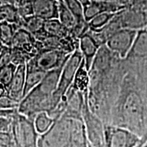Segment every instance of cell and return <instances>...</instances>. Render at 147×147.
Here are the masks:
<instances>
[{
  "label": "cell",
  "mask_w": 147,
  "mask_h": 147,
  "mask_svg": "<svg viewBox=\"0 0 147 147\" xmlns=\"http://www.w3.org/2000/svg\"><path fill=\"white\" fill-rule=\"evenodd\" d=\"M125 61L126 73L109 124L128 129L142 138L147 136V61Z\"/></svg>",
  "instance_id": "6da1fadb"
},
{
  "label": "cell",
  "mask_w": 147,
  "mask_h": 147,
  "mask_svg": "<svg viewBox=\"0 0 147 147\" xmlns=\"http://www.w3.org/2000/svg\"><path fill=\"white\" fill-rule=\"evenodd\" d=\"M127 70V62L105 45L100 47L89 70L88 105L91 110L109 124L122 79Z\"/></svg>",
  "instance_id": "7a4b0ae2"
},
{
  "label": "cell",
  "mask_w": 147,
  "mask_h": 147,
  "mask_svg": "<svg viewBox=\"0 0 147 147\" xmlns=\"http://www.w3.org/2000/svg\"><path fill=\"white\" fill-rule=\"evenodd\" d=\"M63 66L47 72L41 83L19 103V114L34 120L39 113L46 112L49 115L57 107L58 105L53 98V93L57 88Z\"/></svg>",
  "instance_id": "3957f363"
},
{
  "label": "cell",
  "mask_w": 147,
  "mask_h": 147,
  "mask_svg": "<svg viewBox=\"0 0 147 147\" xmlns=\"http://www.w3.org/2000/svg\"><path fill=\"white\" fill-rule=\"evenodd\" d=\"M10 131L16 147H38L39 134L34 120L16 113L12 117Z\"/></svg>",
  "instance_id": "277c9868"
},
{
  "label": "cell",
  "mask_w": 147,
  "mask_h": 147,
  "mask_svg": "<svg viewBox=\"0 0 147 147\" xmlns=\"http://www.w3.org/2000/svg\"><path fill=\"white\" fill-rule=\"evenodd\" d=\"M82 119L88 143L93 147H104L105 123L100 117L90 109L88 105V92L84 94Z\"/></svg>",
  "instance_id": "5b68a950"
},
{
  "label": "cell",
  "mask_w": 147,
  "mask_h": 147,
  "mask_svg": "<svg viewBox=\"0 0 147 147\" xmlns=\"http://www.w3.org/2000/svg\"><path fill=\"white\" fill-rule=\"evenodd\" d=\"M147 140V136L140 137L128 129L105 124L104 147H137Z\"/></svg>",
  "instance_id": "8992f818"
},
{
  "label": "cell",
  "mask_w": 147,
  "mask_h": 147,
  "mask_svg": "<svg viewBox=\"0 0 147 147\" xmlns=\"http://www.w3.org/2000/svg\"><path fill=\"white\" fill-rule=\"evenodd\" d=\"M83 60H84V57L79 48L71 54L67 61L64 65L63 69L61 73L57 88L55 92L53 93V98L57 105H59L63 96L66 93L69 87L71 86L75 74L77 72L79 65L82 63Z\"/></svg>",
  "instance_id": "52a82bcc"
},
{
  "label": "cell",
  "mask_w": 147,
  "mask_h": 147,
  "mask_svg": "<svg viewBox=\"0 0 147 147\" xmlns=\"http://www.w3.org/2000/svg\"><path fill=\"white\" fill-rule=\"evenodd\" d=\"M70 56L71 54L59 50H40L26 65L48 72L62 67Z\"/></svg>",
  "instance_id": "ba28073f"
},
{
  "label": "cell",
  "mask_w": 147,
  "mask_h": 147,
  "mask_svg": "<svg viewBox=\"0 0 147 147\" xmlns=\"http://www.w3.org/2000/svg\"><path fill=\"white\" fill-rule=\"evenodd\" d=\"M137 31L127 28L120 29L107 40L105 46L112 53H115L121 59L124 60L133 45Z\"/></svg>",
  "instance_id": "9c48e42d"
},
{
  "label": "cell",
  "mask_w": 147,
  "mask_h": 147,
  "mask_svg": "<svg viewBox=\"0 0 147 147\" xmlns=\"http://www.w3.org/2000/svg\"><path fill=\"white\" fill-rule=\"evenodd\" d=\"M127 4L120 1H92L84 7L85 20L89 22L95 16L104 12L118 13L127 7Z\"/></svg>",
  "instance_id": "30bf717a"
},
{
  "label": "cell",
  "mask_w": 147,
  "mask_h": 147,
  "mask_svg": "<svg viewBox=\"0 0 147 147\" xmlns=\"http://www.w3.org/2000/svg\"><path fill=\"white\" fill-rule=\"evenodd\" d=\"M11 47L25 52L33 58L38 53L36 38L22 27H20L16 32Z\"/></svg>",
  "instance_id": "8fae6325"
},
{
  "label": "cell",
  "mask_w": 147,
  "mask_h": 147,
  "mask_svg": "<svg viewBox=\"0 0 147 147\" xmlns=\"http://www.w3.org/2000/svg\"><path fill=\"white\" fill-rule=\"evenodd\" d=\"M100 47L90 30L79 38V50L84 57L85 66L88 72Z\"/></svg>",
  "instance_id": "7c38bea8"
},
{
  "label": "cell",
  "mask_w": 147,
  "mask_h": 147,
  "mask_svg": "<svg viewBox=\"0 0 147 147\" xmlns=\"http://www.w3.org/2000/svg\"><path fill=\"white\" fill-rule=\"evenodd\" d=\"M26 65L17 66L15 75L7 88V97L17 103H20L23 99V92H24L25 83H26Z\"/></svg>",
  "instance_id": "4fadbf2b"
},
{
  "label": "cell",
  "mask_w": 147,
  "mask_h": 147,
  "mask_svg": "<svg viewBox=\"0 0 147 147\" xmlns=\"http://www.w3.org/2000/svg\"><path fill=\"white\" fill-rule=\"evenodd\" d=\"M127 61H147V29L144 28L137 31V34L130 52L128 53Z\"/></svg>",
  "instance_id": "5bb4252c"
},
{
  "label": "cell",
  "mask_w": 147,
  "mask_h": 147,
  "mask_svg": "<svg viewBox=\"0 0 147 147\" xmlns=\"http://www.w3.org/2000/svg\"><path fill=\"white\" fill-rule=\"evenodd\" d=\"M34 14L44 21L58 19L57 0H32Z\"/></svg>",
  "instance_id": "9a60e30c"
},
{
  "label": "cell",
  "mask_w": 147,
  "mask_h": 147,
  "mask_svg": "<svg viewBox=\"0 0 147 147\" xmlns=\"http://www.w3.org/2000/svg\"><path fill=\"white\" fill-rule=\"evenodd\" d=\"M119 12L114 16V18L102 29L98 30H90L92 36L96 40V42L100 44V46L105 45L107 40L112 36L115 32L123 29L121 25L120 18L119 16Z\"/></svg>",
  "instance_id": "2e32d148"
},
{
  "label": "cell",
  "mask_w": 147,
  "mask_h": 147,
  "mask_svg": "<svg viewBox=\"0 0 147 147\" xmlns=\"http://www.w3.org/2000/svg\"><path fill=\"white\" fill-rule=\"evenodd\" d=\"M69 34H70L69 30L58 19H52L44 21L42 33L36 38L41 37L65 38Z\"/></svg>",
  "instance_id": "e0dca14e"
},
{
  "label": "cell",
  "mask_w": 147,
  "mask_h": 147,
  "mask_svg": "<svg viewBox=\"0 0 147 147\" xmlns=\"http://www.w3.org/2000/svg\"><path fill=\"white\" fill-rule=\"evenodd\" d=\"M90 76L89 72L85 66L84 60H83L81 65H79L77 72L75 74L73 83L70 88L75 92L82 93H86L89 92Z\"/></svg>",
  "instance_id": "ac0fdd59"
},
{
  "label": "cell",
  "mask_w": 147,
  "mask_h": 147,
  "mask_svg": "<svg viewBox=\"0 0 147 147\" xmlns=\"http://www.w3.org/2000/svg\"><path fill=\"white\" fill-rule=\"evenodd\" d=\"M26 83H25V88L23 92V98L32 89H34L38 84L41 83V81L47 74V72L45 71L34 68L29 65H26Z\"/></svg>",
  "instance_id": "d6986e66"
},
{
  "label": "cell",
  "mask_w": 147,
  "mask_h": 147,
  "mask_svg": "<svg viewBox=\"0 0 147 147\" xmlns=\"http://www.w3.org/2000/svg\"><path fill=\"white\" fill-rule=\"evenodd\" d=\"M21 21L22 19L16 6L10 3H2L0 5V23L7 22L21 27Z\"/></svg>",
  "instance_id": "ffe728a7"
},
{
  "label": "cell",
  "mask_w": 147,
  "mask_h": 147,
  "mask_svg": "<svg viewBox=\"0 0 147 147\" xmlns=\"http://www.w3.org/2000/svg\"><path fill=\"white\" fill-rule=\"evenodd\" d=\"M88 142L86 136L84 123L83 121H79L70 141L63 147H88Z\"/></svg>",
  "instance_id": "44dd1931"
},
{
  "label": "cell",
  "mask_w": 147,
  "mask_h": 147,
  "mask_svg": "<svg viewBox=\"0 0 147 147\" xmlns=\"http://www.w3.org/2000/svg\"><path fill=\"white\" fill-rule=\"evenodd\" d=\"M44 20L38 16L33 15L26 18L22 19L21 27L26 29L27 31L31 33L34 36L37 38L38 37L42 31Z\"/></svg>",
  "instance_id": "7402d4cb"
},
{
  "label": "cell",
  "mask_w": 147,
  "mask_h": 147,
  "mask_svg": "<svg viewBox=\"0 0 147 147\" xmlns=\"http://www.w3.org/2000/svg\"><path fill=\"white\" fill-rule=\"evenodd\" d=\"M58 1V20L68 29L69 32L73 30L76 24L75 18L65 4L63 0Z\"/></svg>",
  "instance_id": "603a6c76"
},
{
  "label": "cell",
  "mask_w": 147,
  "mask_h": 147,
  "mask_svg": "<svg viewBox=\"0 0 147 147\" xmlns=\"http://www.w3.org/2000/svg\"><path fill=\"white\" fill-rule=\"evenodd\" d=\"M20 28L19 26L7 22L0 23V39L5 47H11L14 35Z\"/></svg>",
  "instance_id": "cb8c5ba5"
},
{
  "label": "cell",
  "mask_w": 147,
  "mask_h": 147,
  "mask_svg": "<svg viewBox=\"0 0 147 147\" xmlns=\"http://www.w3.org/2000/svg\"><path fill=\"white\" fill-rule=\"evenodd\" d=\"M34 123L38 134L42 135L51 127L54 123V120L46 112H41L35 117Z\"/></svg>",
  "instance_id": "d4e9b609"
},
{
  "label": "cell",
  "mask_w": 147,
  "mask_h": 147,
  "mask_svg": "<svg viewBox=\"0 0 147 147\" xmlns=\"http://www.w3.org/2000/svg\"><path fill=\"white\" fill-rule=\"evenodd\" d=\"M117 13L104 12L96 16L88 22L90 30H98L102 29L110 22Z\"/></svg>",
  "instance_id": "484cf974"
},
{
  "label": "cell",
  "mask_w": 147,
  "mask_h": 147,
  "mask_svg": "<svg viewBox=\"0 0 147 147\" xmlns=\"http://www.w3.org/2000/svg\"><path fill=\"white\" fill-rule=\"evenodd\" d=\"M65 4L75 18L76 23L87 21L84 18V6L79 0H63Z\"/></svg>",
  "instance_id": "4316f807"
},
{
  "label": "cell",
  "mask_w": 147,
  "mask_h": 147,
  "mask_svg": "<svg viewBox=\"0 0 147 147\" xmlns=\"http://www.w3.org/2000/svg\"><path fill=\"white\" fill-rule=\"evenodd\" d=\"M16 68V65L11 63L0 70V83L3 84L7 88L15 75Z\"/></svg>",
  "instance_id": "83f0119b"
},
{
  "label": "cell",
  "mask_w": 147,
  "mask_h": 147,
  "mask_svg": "<svg viewBox=\"0 0 147 147\" xmlns=\"http://www.w3.org/2000/svg\"><path fill=\"white\" fill-rule=\"evenodd\" d=\"M16 7L21 19L34 15L32 0H21Z\"/></svg>",
  "instance_id": "f1b7e54d"
},
{
  "label": "cell",
  "mask_w": 147,
  "mask_h": 147,
  "mask_svg": "<svg viewBox=\"0 0 147 147\" xmlns=\"http://www.w3.org/2000/svg\"><path fill=\"white\" fill-rule=\"evenodd\" d=\"M11 63V47H4L0 53V70Z\"/></svg>",
  "instance_id": "f546056e"
},
{
  "label": "cell",
  "mask_w": 147,
  "mask_h": 147,
  "mask_svg": "<svg viewBox=\"0 0 147 147\" xmlns=\"http://www.w3.org/2000/svg\"><path fill=\"white\" fill-rule=\"evenodd\" d=\"M0 147H16L11 131L0 132Z\"/></svg>",
  "instance_id": "4dcf8cb0"
},
{
  "label": "cell",
  "mask_w": 147,
  "mask_h": 147,
  "mask_svg": "<svg viewBox=\"0 0 147 147\" xmlns=\"http://www.w3.org/2000/svg\"><path fill=\"white\" fill-rule=\"evenodd\" d=\"M12 117L9 118V117L0 116V132H7L11 131Z\"/></svg>",
  "instance_id": "1f68e13d"
},
{
  "label": "cell",
  "mask_w": 147,
  "mask_h": 147,
  "mask_svg": "<svg viewBox=\"0 0 147 147\" xmlns=\"http://www.w3.org/2000/svg\"><path fill=\"white\" fill-rule=\"evenodd\" d=\"M7 96V89L3 84L0 83V98Z\"/></svg>",
  "instance_id": "d6a6232c"
},
{
  "label": "cell",
  "mask_w": 147,
  "mask_h": 147,
  "mask_svg": "<svg viewBox=\"0 0 147 147\" xmlns=\"http://www.w3.org/2000/svg\"><path fill=\"white\" fill-rule=\"evenodd\" d=\"M21 0H0V2L2 3H10V4H13L16 6Z\"/></svg>",
  "instance_id": "836d02e7"
},
{
  "label": "cell",
  "mask_w": 147,
  "mask_h": 147,
  "mask_svg": "<svg viewBox=\"0 0 147 147\" xmlns=\"http://www.w3.org/2000/svg\"><path fill=\"white\" fill-rule=\"evenodd\" d=\"M79 2L83 4L84 7H85L86 5H88V4H89L92 1V0H79Z\"/></svg>",
  "instance_id": "e575fe53"
},
{
  "label": "cell",
  "mask_w": 147,
  "mask_h": 147,
  "mask_svg": "<svg viewBox=\"0 0 147 147\" xmlns=\"http://www.w3.org/2000/svg\"><path fill=\"white\" fill-rule=\"evenodd\" d=\"M5 47V46H3V44L2 43V42H1V39H0V53L2 52V50H3V48Z\"/></svg>",
  "instance_id": "d590c367"
},
{
  "label": "cell",
  "mask_w": 147,
  "mask_h": 147,
  "mask_svg": "<svg viewBox=\"0 0 147 147\" xmlns=\"http://www.w3.org/2000/svg\"><path fill=\"white\" fill-rule=\"evenodd\" d=\"M146 141H147V140H145V141H144V142H142V143H141V144H140V145H139V146H137V147H142V146H143V144H144V143H145V142H146Z\"/></svg>",
  "instance_id": "8d00e7d4"
},
{
  "label": "cell",
  "mask_w": 147,
  "mask_h": 147,
  "mask_svg": "<svg viewBox=\"0 0 147 147\" xmlns=\"http://www.w3.org/2000/svg\"><path fill=\"white\" fill-rule=\"evenodd\" d=\"M142 147H147V142H146L144 144H143V146H142Z\"/></svg>",
  "instance_id": "74e56055"
},
{
  "label": "cell",
  "mask_w": 147,
  "mask_h": 147,
  "mask_svg": "<svg viewBox=\"0 0 147 147\" xmlns=\"http://www.w3.org/2000/svg\"><path fill=\"white\" fill-rule=\"evenodd\" d=\"M88 147H93V146H91V144H89V143H88Z\"/></svg>",
  "instance_id": "f35d334b"
},
{
  "label": "cell",
  "mask_w": 147,
  "mask_h": 147,
  "mask_svg": "<svg viewBox=\"0 0 147 147\" xmlns=\"http://www.w3.org/2000/svg\"><path fill=\"white\" fill-rule=\"evenodd\" d=\"M122 1H123V3H127L126 2H125V0H122Z\"/></svg>",
  "instance_id": "ab89813d"
},
{
  "label": "cell",
  "mask_w": 147,
  "mask_h": 147,
  "mask_svg": "<svg viewBox=\"0 0 147 147\" xmlns=\"http://www.w3.org/2000/svg\"><path fill=\"white\" fill-rule=\"evenodd\" d=\"M1 4H2V3H1V2H0V5H1Z\"/></svg>",
  "instance_id": "60d3db41"
},
{
  "label": "cell",
  "mask_w": 147,
  "mask_h": 147,
  "mask_svg": "<svg viewBox=\"0 0 147 147\" xmlns=\"http://www.w3.org/2000/svg\"><path fill=\"white\" fill-rule=\"evenodd\" d=\"M127 1H130V0H127Z\"/></svg>",
  "instance_id": "b9f144b4"
},
{
  "label": "cell",
  "mask_w": 147,
  "mask_h": 147,
  "mask_svg": "<svg viewBox=\"0 0 147 147\" xmlns=\"http://www.w3.org/2000/svg\"><path fill=\"white\" fill-rule=\"evenodd\" d=\"M146 29H147V26H146Z\"/></svg>",
  "instance_id": "7bdbcfd3"
}]
</instances>
